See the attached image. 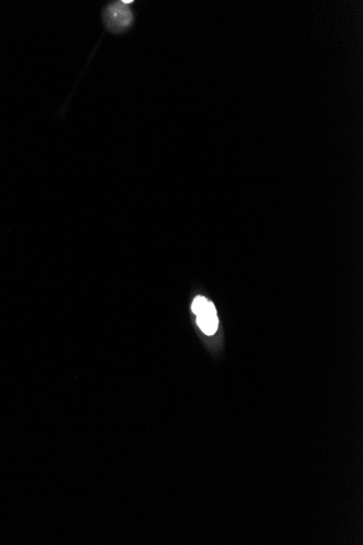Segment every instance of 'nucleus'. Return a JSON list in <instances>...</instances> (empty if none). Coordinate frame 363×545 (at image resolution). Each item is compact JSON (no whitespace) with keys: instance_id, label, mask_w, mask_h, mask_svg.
Returning a JSON list of instances; mask_svg holds the SVG:
<instances>
[{"instance_id":"f257e3e1","label":"nucleus","mask_w":363,"mask_h":545,"mask_svg":"<svg viewBox=\"0 0 363 545\" xmlns=\"http://www.w3.org/2000/svg\"><path fill=\"white\" fill-rule=\"evenodd\" d=\"M104 22L110 32L121 33L133 23V14L122 2L110 4L104 11Z\"/></svg>"},{"instance_id":"f03ea898","label":"nucleus","mask_w":363,"mask_h":545,"mask_svg":"<svg viewBox=\"0 0 363 545\" xmlns=\"http://www.w3.org/2000/svg\"><path fill=\"white\" fill-rule=\"evenodd\" d=\"M192 312L197 316V323L204 334H214L218 327V319L214 305L204 296H197L192 304Z\"/></svg>"}]
</instances>
